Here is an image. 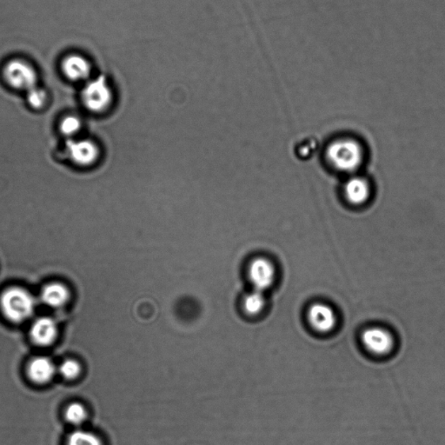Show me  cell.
I'll use <instances>...</instances> for the list:
<instances>
[{
    "label": "cell",
    "mask_w": 445,
    "mask_h": 445,
    "mask_svg": "<svg viewBox=\"0 0 445 445\" xmlns=\"http://www.w3.org/2000/svg\"><path fill=\"white\" fill-rule=\"evenodd\" d=\"M41 300L47 306L52 308L62 307L69 300L70 294L68 289L62 284L52 283L43 288L41 292Z\"/></svg>",
    "instance_id": "cell-13"
},
{
    "label": "cell",
    "mask_w": 445,
    "mask_h": 445,
    "mask_svg": "<svg viewBox=\"0 0 445 445\" xmlns=\"http://www.w3.org/2000/svg\"><path fill=\"white\" fill-rule=\"evenodd\" d=\"M81 129V121L78 117L68 116L61 121L60 131L64 135L71 137Z\"/></svg>",
    "instance_id": "cell-18"
},
{
    "label": "cell",
    "mask_w": 445,
    "mask_h": 445,
    "mask_svg": "<svg viewBox=\"0 0 445 445\" xmlns=\"http://www.w3.org/2000/svg\"><path fill=\"white\" fill-rule=\"evenodd\" d=\"M63 74L71 81H88L91 74V64L82 55L71 54L64 58L61 64Z\"/></svg>",
    "instance_id": "cell-9"
},
{
    "label": "cell",
    "mask_w": 445,
    "mask_h": 445,
    "mask_svg": "<svg viewBox=\"0 0 445 445\" xmlns=\"http://www.w3.org/2000/svg\"><path fill=\"white\" fill-rule=\"evenodd\" d=\"M3 313L9 320L21 323L28 320L35 311L33 296L25 289L11 287L3 292L0 299Z\"/></svg>",
    "instance_id": "cell-2"
},
{
    "label": "cell",
    "mask_w": 445,
    "mask_h": 445,
    "mask_svg": "<svg viewBox=\"0 0 445 445\" xmlns=\"http://www.w3.org/2000/svg\"><path fill=\"white\" fill-rule=\"evenodd\" d=\"M326 157L335 169L342 173H352L362 165L364 151L356 140L341 139L330 144Z\"/></svg>",
    "instance_id": "cell-1"
},
{
    "label": "cell",
    "mask_w": 445,
    "mask_h": 445,
    "mask_svg": "<svg viewBox=\"0 0 445 445\" xmlns=\"http://www.w3.org/2000/svg\"><path fill=\"white\" fill-rule=\"evenodd\" d=\"M81 365L77 361L68 359L61 364L59 366L60 374L67 379H74L81 374Z\"/></svg>",
    "instance_id": "cell-19"
},
{
    "label": "cell",
    "mask_w": 445,
    "mask_h": 445,
    "mask_svg": "<svg viewBox=\"0 0 445 445\" xmlns=\"http://www.w3.org/2000/svg\"><path fill=\"white\" fill-rule=\"evenodd\" d=\"M26 98L30 108L40 109L43 108L47 102V95L43 89L37 86L26 91Z\"/></svg>",
    "instance_id": "cell-17"
},
{
    "label": "cell",
    "mask_w": 445,
    "mask_h": 445,
    "mask_svg": "<svg viewBox=\"0 0 445 445\" xmlns=\"http://www.w3.org/2000/svg\"><path fill=\"white\" fill-rule=\"evenodd\" d=\"M82 100L91 112L105 111L113 100V91L108 79L104 75L89 79L83 86Z\"/></svg>",
    "instance_id": "cell-3"
},
{
    "label": "cell",
    "mask_w": 445,
    "mask_h": 445,
    "mask_svg": "<svg viewBox=\"0 0 445 445\" xmlns=\"http://www.w3.org/2000/svg\"><path fill=\"white\" fill-rule=\"evenodd\" d=\"M345 195L349 203L362 205L371 197V186L366 180L360 177H352L345 183Z\"/></svg>",
    "instance_id": "cell-11"
},
{
    "label": "cell",
    "mask_w": 445,
    "mask_h": 445,
    "mask_svg": "<svg viewBox=\"0 0 445 445\" xmlns=\"http://www.w3.org/2000/svg\"><path fill=\"white\" fill-rule=\"evenodd\" d=\"M308 320L318 333L332 332L337 325V316L332 307L325 304H313L308 311Z\"/></svg>",
    "instance_id": "cell-8"
},
{
    "label": "cell",
    "mask_w": 445,
    "mask_h": 445,
    "mask_svg": "<svg viewBox=\"0 0 445 445\" xmlns=\"http://www.w3.org/2000/svg\"><path fill=\"white\" fill-rule=\"evenodd\" d=\"M263 292L264 291L255 290L246 296L245 299V309L247 313L257 315L261 313L265 304Z\"/></svg>",
    "instance_id": "cell-15"
},
{
    "label": "cell",
    "mask_w": 445,
    "mask_h": 445,
    "mask_svg": "<svg viewBox=\"0 0 445 445\" xmlns=\"http://www.w3.org/2000/svg\"><path fill=\"white\" fill-rule=\"evenodd\" d=\"M249 277L255 290L264 291L272 287L275 280V267L264 258H256L249 266Z\"/></svg>",
    "instance_id": "cell-7"
},
{
    "label": "cell",
    "mask_w": 445,
    "mask_h": 445,
    "mask_svg": "<svg viewBox=\"0 0 445 445\" xmlns=\"http://www.w3.org/2000/svg\"><path fill=\"white\" fill-rule=\"evenodd\" d=\"M66 418L69 423L74 425H79L85 422L86 418V410L83 406L78 403H74L67 407L66 410Z\"/></svg>",
    "instance_id": "cell-16"
},
{
    "label": "cell",
    "mask_w": 445,
    "mask_h": 445,
    "mask_svg": "<svg viewBox=\"0 0 445 445\" xmlns=\"http://www.w3.org/2000/svg\"><path fill=\"white\" fill-rule=\"evenodd\" d=\"M56 372L54 364L45 357H36L28 365V375L30 380L37 383H45L52 378Z\"/></svg>",
    "instance_id": "cell-12"
},
{
    "label": "cell",
    "mask_w": 445,
    "mask_h": 445,
    "mask_svg": "<svg viewBox=\"0 0 445 445\" xmlns=\"http://www.w3.org/2000/svg\"><path fill=\"white\" fill-rule=\"evenodd\" d=\"M30 337L37 345H50L54 342L58 328L54 320L50 318L37 319L30 327Z\"/></svg>",
    "instance_id": "cell-10"
},
{
    "label": "cell",
    "mask_w": 445,
    "mask_h": 445,
    "mask_svg": "<svg viewBox=\"0 0 445 445\" xmlns=\"http://www.w3.org/2000/svg\"><path fill=\"white\" fill-rule=\"evenodd\" d=\"M361 338H362L364 347L375 355L389 354L393 349V335L380 327H372V328L365 330Z\"/></svg>",
    "instance_id": "cell-5"
},
{
    "label": "cell",
    "mask_w": 445,
    "mask_h": 445,
    "mask_svg": "<svg viewBox=\"0 0 445 445\" xmlns=\"http://www.w3.org/2000/svg\"><path fill=\"white\" fill-rule=\"evenodd\" d=\"M4 76L7 83L15 89L28 91L37 86V72L25 61H9L4 68Z\"/></svg>",
    "instance_id": "cell-4"
},
{
    "label": "cell",
    "mask_w": 445,
    "mask_h": 445,
    "mask_svg": "<svg viewBox=\"0 0 445 445\" xmlns=\"http://www.w3.org/2000/svg\"><path fill=\"white\" fill-rule=\"evenodd\" d=\"M66 445H103V443L94 433L77 429L68 436Z\"/></svg>",
    "instance_id": "cell-14"
},
{
    "label": "cell",
    "mask_w": 445,
    "mask_h": 445,
    "mask_svg": "<svg viewBox=\"0 0 445 445\" xmlns=\"http://www.w3.org/2000/svg\"><path fill=\"white\" fill-rule=\"evenodd\" d=\"M67 151L71 161L81 166H91L98 158V146L88 139L68 140Z\"/></svg>",
    "instance_id": "cell-6"
}]
</instances>
